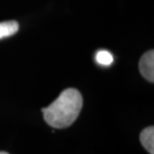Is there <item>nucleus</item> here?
Here are the masks:
<instances>
[{"label":"nucleus","instance_id":"nucleus-1","mask_svg":"<svg viewBox=\"0 0 154 154\" xmlns=\"http://www.w3.org/2000/svg\"><path fill=\"white\" fill-rule=\"evenodd\" d=\"M83 99L76 88H66L50 106L42 109L44 120L53 128H66L79 116Z\"/></svg>","mask_w":154,"mask_h":154},{"label":"nucleus","instance_id":"nucleus-2","mask_svg":"<svg viewBox=\"0 0 154 154\" xmlns=\"http://www.w3.org/2000/svg\"><path fill=\"white\" fill-rule=\"evenodd\" d=\"M140 74L149 81L150 83L154 82V52L150 50L144 54L139 61Z\"/></svg>","mask_w":154,"mask_h":154},{"label":"nucleus","instance_id":"nucleus-3","mask_svg":"<svg viewBox=\"0 0 154 154\" xmlns=\"http://www.w3.org/2000/svg\"><path fill=\"white\" fill-rule=\"evenodd\" d=\"M140 142L150 154H154V127L148 126L140 133Z\"/></svg>","mask_w":154,"mask_h":154},{"label":"nucleus","instance_id":"nucleus-4","mask_svg":"<svg viewBox=\"0 0 154 154\" xmlns=\"http://www.w3.org/2000/svg\"><path fill=\"white\" fill-rule=\"evenodd\" d=\"M19 24L16 21H4L0 22V40L7 38L17 33Z\"/></svg>","mask_w":154,"mask_h":154},{"label":"nucleus","instance_id":"nucleus-5","mask_svg":"<svg viewBox=\"0 0 154 154\" xmlns=\"http://www.w3.org/2000/svg\"><path fill=\"white\" fill-rule=\"evenodd\" d=\"M95 60L99 65L101 66H110L113 62V57L111 53H109L108 51L105 50H101L98 51L96 53V56H95Z\"/></svg>","mask_w":154,"mask_h":154},{"label":"nucleus","instance_id":"nucleus-6","mask_svg":"<svg viewBox=\"0 0 154 154\" xmlns=\"http://www.w3.org/2000/svg\"><path fill=\"white\" fill-rule=\"evenodd\" d=\"M0 154H8L7 152H4V151H0Z\"/></svg>","mask_w":154,"mask_h":154}]
</instances>
